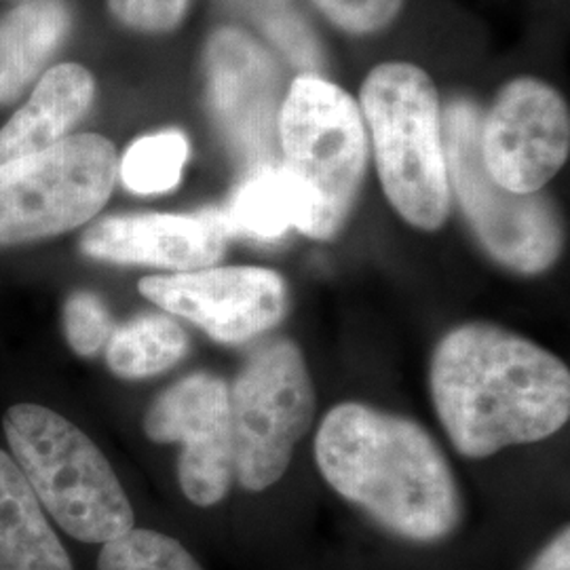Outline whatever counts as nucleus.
Returning a JSON list of instances; mask_svg holds the SVG:
<instances>
[{
	"instance_id": "obj_5",
	"label": "nucleus",
	"mask_w": 570,
	"mask_h": 570,
	"mask_svg": "<svg viewBox=\"0 0 570 570\" xmlns=\"http://www.w3.org/2000/svg\"><path fill=\"white\" fill-rule=\"evenodd\" d=\"M284 167L311 199L306 235L332 239L345 225L367 164L366 122L357 102L317 75L292 82L279 108Z\"/></svg>"
},
{
	"instance_id": "obj_9",
	"label": "nucleus",
	"mask_w": 570,
	"mask_h": 570,
	"mask_svg": "<svg viewBox=\"0 0 570 570\" xmlns=\"http://www.w3.org/2000/svg\"><path fill=\"white\" fill-rule=\"evenodd\" d=\"M569 106L548 82H508L482 117L480 153L490 178L515 195L539 193L567 164Z\"/></svg>"
},
{
	"instance_id": "obj_1",
	"label": "nucleus",
	"mask_w": 570,
	"mask_h": 570,
	"mask_svg": "<svg viewBox=\"0 0 570 570\" xmlns=\"http://www.w3.org/2000/svg\"><path fill=\"white\" fill-rule=\"evenodd\" d=\"M429 385L450 442L469 459L541 442L570 416L567 364L489 324L450 330L433 351Z\"/></svg>"
},
{
	"instance_id": "obj_20",
	"label": "nucleus",
	"mask_w": 570,
	"mask_h": 570,
	"mask_svg": "<svg viewBox=\"0 0 570 570\" xmlns=\"http://www.w3.org/2000/svg\"><path fill=\"white\" fill-rule=\"evenodd\" d=\"M98 570H204L180 541L150 529H131L104 543Z\"/></svg>"
},
{
	"instance_id": "obj_19",
	"label": "nucleus",
	"mask_w": 570,
	"mask_h": 570,
	"mask_svg": "<svg viewBox=\"0 0 570 570\" xmlns=\"http://www.w3.org/2000/svg\"><path fill=\"white\" fill-rule=\"evenodd\" d=\"M190 146L178 129L144 136L119 159V178L131 193L159 195L174 190L183 178Z\"/></svg>"
},
{
	"instance_id": "obj_2",
	"label": "nucleus",
	"mask_w": 570,
	"mask_h": 570,
	"mask_svg": "<svg viewBox=\"0 0 570 570\" xmlns=\"http://www.w3.org/2000/svg\"><path fill=\"white\" fill-rule=\"evenodd\" d=\"M315 459L332 489L402 539L433 543L461 524V490L444 452L406 416L357 402L334 406Z\"/></svg>"
},
{
	"instance_id": "obj_18",
	"label": "nucleus",
	"mask_w": 570,
	"mask_h": 570,
	"mask_svg": "<svg viewBox=\"0 0 570 570\" xmlns=\"http://www.w3.org/2000/svg\"><path fill=\"white\" fill-rule=\"evenodd\" d=\"M106 364L115 376L140 381L183 362L188 351L184 327L164 313H144L115 327L106 345Z\"/></svg>"
},
{
	"instance_id": "obj_10",
	"label": "nucleus",
	"mask_w": 570,
	"mask_h": 570,
	"mask_svg": "<svg viewBox=\"0 0 570 570\" xmlns=\"http://www.w3.org/2000/svg\"><path fill=\"white\" fill-rule=\"evenodd\" d=\"M144 433L157 444H180L178 482L184 497L212 508L220 503L235 478V440L230 387L197 372L161 393L144 416Z\"/></svg>"
},
{
	"instance_id": "obj_16",
	"label": "nucleus",
	"mask_w": 570,
	"mask_h": 570,
	"mask_svg": "<svg viewBox=\"0 0 570 570\" xmlns=\"http://www.w3.org/2000/svg\"><path fill=\"white\" fill-rule=\"evenodd\" d=\"M0 570H75L13 456L0 450Z\"/></svg>"
},
{
	"instance_id": "obj_15",
	"label": "nucleus",
	"mask_w": 570,
	"mask_h": 570,
	"mask_svg": "<svg viewBox=\"0 0 570 570\" xmlns=\"http://www.w3.org/2000/svg\"><path fill=\"white\" fill-rule=\"evenodd\" d=\"M63 0H20L0 20V104L20 100L39 81L70 30Z\"/></svg>"
},
{
	"instance_id": "obj_8",
	"label": "nucleus",
	"mask_w": 570,
	"mask_h": 570,
	"mask_svg": "<svg viewBox=\"0 0 570 570\" xmlns=\"http://www.w3.org/2000/svg\"><path fill=\"white\" fill-rule=\"evenodd\" d=\"M230 416L239 484L261 492L279 482L315 416L301 348L285 338L258 346L230 387Z\"/></svg>"
},
{
	"instance_id": "obj_4",
	"label": "nucleus",
	"mask_w": 570,
	"mask_h": 570,
	"mask_svg": "<svg viewBox=\"0 0 570 570\" xmlns=\"http://www.w3.org/2000/svg\"><path fill=\"white\" fill-rule=\"evenodd\" d=\"M13 461L42 510L82 543L136 529L134 508L102 450L51 407L16 404L2 419Z\"/></svg>"
},
{
	"instance_id": "obj_13",
	"label": "nucleus",
	"mask_w": 570,
	"mask_h": 570,
	"mask_svg": "<svg viewBox=\"0 0 570 570\" xmlns=\"http://www.w3.org/2000/svg\"><path fill=\"white\" fill-rule=\"evenodd\" d=\"M212 106L247 159H265L279 121V72L271 56L237 30H218L207 47Z\"/></svg>"
},
{
	"instance_id": "obj_23",
	"label": "nucleus",
	"mask_w": 570,
	"mask_h": 570,
	"mask_svg": "<svg viewBox=\"0 0 570 570\" xmlns=\"http://www.w3.org/2000/svg\"><path fill=\"white\" fill-rule=\"evenodd\" d=\"M190 0H108L110 13L131 30L164 35L183 23Z\"/></svg>"
},
{
	"instance_id": "obj_11",
	"label": "nucleus",
	"mask_w": 570,
	"mask_h": 570,
	"mask_svg": "<svg viewBox=\"0 0 570 570\" xmlns=\"http://www.w3.org/2000/svg\"><path fill=\"white\" fill-rule=\"evenodd\" d=\"M138 289L153 305L202 327L225 345L265 334L284 320L289 305L284 277L261 266H209L148 275Z\"/></svg>"
},
{
	"instance_id": "obj_21",
	"label": "nucleus",
	"mask_w": 570,
	"mask_h": 570,
	"mask_svg": "<svg viewBox=\"0 0 570 570\" xmlns=\"http://www.w3.org/2000/svg\"><path fill=\"white\" fill-rule=\"evenodd\" d=\"M115 320L102 298L94 292H75L63 305V334L70 348L81 357L102 353L112 332Z\"/></svg>"
},
{
	"instance_id": "obj_24",
	"label": "nucleus",
	"mask_w": 570,
	"mask_h": 570,
	"mask_svg": "<svg viewBox=\"0 0 570 570\" xmlns=\"http://www.w3.org/2000/svg\"><path fill=\"white\" fill-rule=\"evenodd\" d=\"M529 570H570V530H560L537 558Z\"/></svg>"
},
{
	"instance_id": "obj_12",
	"label": "nucleus",
	"mask_w": 570,
	"mask_h": 570,
	"mask_svg": "<svg viewBox=\"0 0 570 570\" xmlns=\"http://www.w3.org/2000/svg\"><path fill=\"white\" fill-rule=\"evenodd\" d=\"M220 209L195 214H122L89 226L81 237L85 256L112 265H142L190 273L216 265L225 254Z\"/></svg>"
},
{
	"instance_id": "obj_14",
	"label": "nucleus",
	"mask_w": 570,
	"mask_h": 570,
	"mask_svg": "<svg viewBox=\"0 0 570 570\" xmlns=\"http://www.w3.org/2000/svg\"><path fill=\"white\" fill-rule=\"evenodd\" d=\"M96 81L79 63L47 68L28 102L0 129V165L37 155L70 136L91 108Z\"/></svg>"
},
{
	"instance_id": "obj_22",
	"label": "nucleus",
	"mask_w": 570,
	"mask_h": 570,
	"mask_svg": "<svg viewBox=\"0 0 570 570\" xmlns=\"http://www.w3.org/2000/svg\"><path fill=\"white\" fill-rule=\"evenodd\" d=\"M327 20L348 35L385 30L404 7V0H311Z\"/></svg>"
},
{
	"instance_id": "obj_17",
	"label": "nucleus",
	"mask_w": 570,
	"mask_h": 570,
	"mask_svg": "<svg viewBox=\"0 0 570 570\" xmlns=\"http://www.w3.org/2000/svg\"><path fill=\"white\" fill-rule=\"evenodd\" d=\"M220 214L228 237L244 235L275 242L289 228L306 235L311 199L284 165H265L237 188Z\"/></svg>"
},
{
	"instance_id": "obj_3",
	"label": "nucleus",
	"mask_w": 570,
	"mask_h": 570,
	"mask_svg": "<svg viewBox=\"0 0 570 570\" xmlns=\"http://www.w3.org/2000/svg\"><path fill=\"white\" fill-rule=\"evenodd\" d=\"M379 176L389 204L421 230H438L450 212V183L438 89L407 61L376 66L362 87Z\"/></svg>"
},
{
	"instance_id": "obj_6",
	"label": "nucleus",
	"mask_w": 570,
	"mask_h": 570,
	"mask_svg": "<svg viewBox=\"0 0 570 570\" xmlns=\"http://www.w3.org/2000/svg\"><path fill=\"white\" fill-rule=\"evenodd\" d=\"M117 178V148L98 134H75L0 165V247L51 239L89 223Z\"/></svg>"
},
{
	"instance_id": "obj_7",
	"label": "nucleus",
	"mask_w": 570,
	"mask_h": 570,
	"mask_svg": "<svg viewBox=\"0 0 570 570\" xmlns=\"http://www.w3.org/2000/svg\"><path fill=\"white\" fill-rule=\"evenodd\" d=\"M482 112L471 102H452L442 117L449 183L469 225L490 256L522 275L548 271L562 252L556 207L541 193L515 195L494 183L480 153Z\"/></svg>"
}]
</instances>
